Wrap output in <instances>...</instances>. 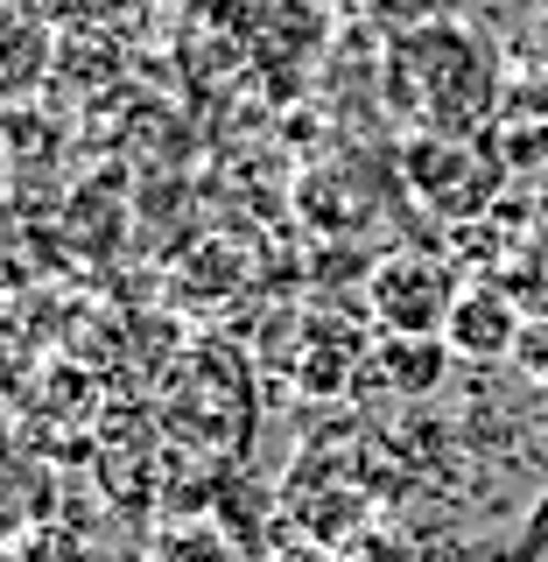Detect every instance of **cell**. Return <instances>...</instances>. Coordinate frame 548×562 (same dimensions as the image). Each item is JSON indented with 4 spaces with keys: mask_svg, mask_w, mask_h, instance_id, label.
Segmentation results:
<instances>
[{
    "mask_svg": "<svg viewBox=\"0 0 548 562\" xmlns=\"http://www.w3.org/2000/svg\"><path fill=\"white\" fill-rule=\"evenodd\" d=\"M541 555H548V499H541V514L521 527V541H514V555H506V562H541Z\"/></svg>",
    "mask_w": 548,
    "mask_h": 562,
    "instance_id": "cell-9",
    "label": "cell"
},
{
    "mask_svg": "<svg viewBox=\"0 0 548 562\" xmlns=\"http://www.w3.org/2000/svg\"><path fill=\"white\" fill-rule=\"evenodd\" d=\"M500 140V155H506V169L527 176V169H548V127H521V113H506V127L492 134Z\"/></svg>",
    "mask_w": 548,
    "mask_h": 562,
    "instance_id": "cell-7",
    "label": "cell"
},
{
    "mask_svg": "<svg viewBox=\"0 0 548 562\" xmlns=\"http://www.w3.org/2000/svg\"><path fill=\"white\" fill-rule=\"evenodd\" d=\"M521 330H527V310L500 289V274H479V281H465V295H457V310L444 324V345L457 359L492 366V359H514Z\"/></svg>",
    "mask_w": 548,
    "mask_h": 562,
    "instance_id": "cell-4",
    "label": "cell"
},
{
    "mask_svg": "<svg viewBox=\"0 0 548 562\" xmlns=\"http://www.w3.org/2000/svg\"><path fill=\"white\" fill-rule=\"evenodd\" d=\"M514 359L527 366V373H541V380H548V316H527V330H521Z\"/></svg>",
    "mask_w": 548,
    "mask_h": 562,
    "instance_id": "cell-8",
    "label": "cell"
},
{
    "mask_svg": "<svg viewBox=\"0 0 548 562\" xmlns=\"http://www.w3.org/2000/svg\"><path fill=\"white\" fill-rule=\"evenodd\" d=\"M500 289L514 295L527 316H548V218L514 246V254H500Z\"/></svg>",
    "mask_w": 548,
    "mask_h": 562,
    "instance_id": "cell-6",
    "label": "cell"
},
{
    "mask_svg": "<svg viewBox=\"0 0 548 562\" xmlns=\"http://www.w3.org/2000/svg\"><path fill=\"white\" fill-rule=\"evenodd\" d=\"M450 359L457 351L444 338H409V330H387V345H380V373L394 380V394H436Z\"/></svg>",
    "mask_w": 548,
    "mask_h": 562,
    "instance_id": "cell-5",
    "label": "cell"
},
{
    "mask_svg": "<svg viewBox=\"0 0 548 562\" xmlns=\"http://www.w3.org/2000/svg\"><path fill=\"white\" fill-rule=\"evenodd\" d=\"M457 295H465V281L457 268H444L436 254H387L373 260V274H366V303L387 330H409V338H444Z\"/></svg>",
    "mask_w": 548,
    "mask_h": 562,
    "instance_id": "cell-3",
    "label": "cell"
},
{
    "mask_svg": "<svg viewBox=\"0 0 548 562\" xmlns=\"http://www.w3.org/2000/svg\"><path fill=\"white\" fill-rule=\"evenodd\" d=\"M387 105L409 134H492L500 49L465 14H422L387 43Z\"/></svg>",
    "mask_w": 548,
    "mask_h": 562,
    "instance_id": "cell-1",
    "label": "cell"
},
{
    "mask_svg": "<svg viewBox=\"0 0 548 562\" xmlns=\"http://www.w3.org/2000/svg\"><path fill=\"white\" fill-rule=\"evenodd\" d=\"M394 169H401V190L429 211V218H444L450 233H465V225H479L500 211V190H506V155L492 134H409L394 148Z\"/></svg>",
    "mask_w": 548,
    "mask_h": 562,
    "instance_id": "cell-2",
    "label": "cell"
}]
</instances>
